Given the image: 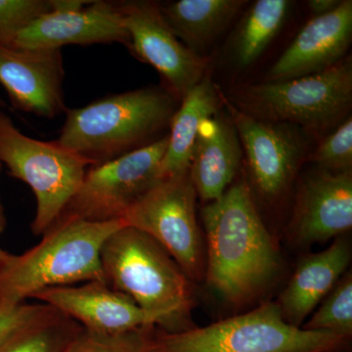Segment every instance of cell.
I'll use <instances>...</instances> for the list:
<instances>
[{
  "instance_id": "12",
  "label": "cell",
  "mask_w": 352,
  "mask_h": 352,
  "mask_svg": "<svg viewBox=\"0 0 352 352\" xmlns=\"http://www.w3.org/2000/svg\"><path fill=\"white\" fill-rule=\"evenodd\" d=\"M64 76L61 50L0 46V85L14 108L47 119L65 112Z\"/></svg>"
},
{
  "instance_id": "24",
  "label": "cell",
  "mask_w": 352,
  "mask_h": 352,
  "mask_svg": "<svg viewBox=\"0 0 352 352\" xmlns=\"http://www.w3.org/2000/svg\"><path fill=\"white\" fill-rule=\"evenodd\" d=\"M151 327L119 333L89 332L82 328L67 352H146Z\"/></svg>"
},
{
  "instance_id": "30",
  "label": "cell",
  "mask_w": 352,
  "mask_h": 352,
  "mask_svg": "<svg viewBox=\"0 0 352 352\" xmlns=\"http://www.w3.org/2000/svg\"><path fill=\"white\" fill-rule=\"evenodd\" d=\"M10 252L4 251L1 247H0V270L3 268V266L6 265L8 259L10 258L11 256Z\"/></svg>"
},
{
  "instance_id": "18",
  "label": "cell",
  "mask_w": 352,
  "mask_h": 352,
  "mask_svg": "<svg viewBox=\"0 0 352 352\" xmlns=\"http://www.w3.org/2000/svg\"><path fill=\"white\" fill-rule=\"evenodd\" d=\"M351 258L349 241L342 237L337 238L328 249L305 256L276 302L284 320L302 328L308 315L344 276Z\"/></svg>"
},
{
  "instance_id": "9",
  "label": "cell",
  "mask_w": 352,
  "mask_h": 352,
  "mask_svg": "<svg viewBox=\"0 0 352 352\" xmlns=\"http://www.w3.org/2000/svg\"><path fill=\"white\" fill-rule=\"evenodd\" d=\"M166 147L168 135L113 161L90 166L59 219L122 220L131 206L161 180Z\"/></svg>"
},
{
  "instance_id": "23",
  "label": "cell",
  "mask_w": 352,
  "mask_h": 352,
  "mask_svg": "<svg viewBox=\"0 0 352 352\" xmlns=\"http://www.w3.org/2000/svg\"><path fill=\"white\" fill-rule=\"evenodd\" d=\"M303 330L329 332L351 339L352 335V276L346 273L320 302Z\"/></svg>"
},
{
  "instance_id": "29",
  "label": "cell",
  "mask_w": 352,
  "mask_h": 352,
  "mask_svg": "<svg viewBox=\"0 0 352 352\" xmlns=\"http://www.w3.org/2000/svg\"><path fill=\"white\" fill-rule=\"evenodd\" d=\"M0 170H1V162H0ZM6 227V217L4 212L3 205H2L1 198H0V234L4 232Z\"/></svg>"
},
{
  "instance_id": "26",
  "label": "cell",
  "mask_w": 352,
  "mask_h": 352,
  "mask_svg": "<svg viewBox=\"0 0 352 352\" xmlns=\"http://www.w3.org/2000/svg\"><path fill=\"white\" fill-rule=\"evenodd\" d=\"M50 11V0H0V46L11 45L32 21Z\"/></svg>"
},
{
  "instance_id": "1",
  "label": "cell",
  "mask_w": 352,
  "mask_h": 352,
  "mask_svg": "<svg viewBox=\"0 0 352 352\" xmlns=\"http://www.w3.org/2000/svg\"><path fill=\"white\" fill-rule=\"evenodd\" d=\"M206 274L210 288L229 305L243 307L270 286L279 254L245 182L229 187L203 210Z\"/></svg>"
},
{
  "instance_id": "19",
  "label": "cell",
  "mask_w": 352,
  "mask_h": 352,
  "mask_svg": "<svg viewBox=\"0 0 352 352\" xmlns=\"http://www.w3.org/2000/svg\"><path fill=\"white\" fill-rule=\"evenodd\" d=\"M182 101L170 120L168 147L160 170L161 179L189 171L201 122L219 113L220 106L223 105V94L206 75Z\"/></svg>"
},
{
  "instance_id": "32",
  "label": "cell",
  "mask_w": 352,
  "mask_h": 352,
  "mask_svg": "<svg viewBox=\"0 0 352 352\" xmlns=\"http://www.w3.org/2000/svg\"><path fill=\"white\" fill-rule=\"evenodd\" d=\"M4 103L3 101L0 100V107H3Z\"/></svg>"
},
{
  "instance_id": "15",
  "label": "cell",
  "mask_w": 352,
  "mask_h": 352,
  "mask_svg": "<svg viewBox=\"0 0 352 352\" xmlns=\"http://www.w3.org/2000/svg\"><path fill=\"white\" fill-rule=\"evenodd\" d=\"M352 36V1L344 0L314 17L296 34L266 74L263 82H281L326 71L344 59Z\"/></svg>"
},
{
  "instance_id": "5",
  "label": "cell",
  "mask_w": 352,
  "mask_h": 352,
  "mask_svg": "<svg viewBox=\"0 0 352 352\" xmlns=\"http://www.w3.org/2000/svg\"><path fill=\"white\" fill-rule=\"evenodd\" d=\"M349 339L329 332L303 330L284 320L276 302L247 314L170 333L152 326L146 352H335Z\"/></svg>"
},
{
  "instance_id": "17",
  "label": "cell",
  "mask_w": 352,
  "mask_h": 352,
  "mask_svg": "<svg viewBox=\"0 0 352 352\" xmlns=\"http://www.w3.org/2000/svg\"><path fill=\"white\" fill-rule=\"evenodd\" d=\"M242 150L231 120L219 115L201 122L189 166L197 195L214 201L226 193L239 170Z\"/></svg>"
},
{
  "instance_id": "6",
  "label": "cell",
  "mask_w": 352,
  "mask_h": 352,
  "mask_svg": "<svg viewBox=\"0 0 352 352\" xmlns=\"http://www.w3.org/2000/svg\"><path fill=\"white\" fill-rule=\"evenodd\" d=\"M232 100L256 119L325 133L339 126L351 110V57L315 75L245 85L234 92Z\"/></svg>"
},
{
  "instance_id": "25",
  "label": "cell",
  "mask_w": 352,
  "mask_h": 352,
  "mask_svg": "<svg viewBox=\"0 0 352 352\" xmlns=\"http://www.w3.org/2000/svg\"><path fill=\"white\" fill-rule=\"evenodd\" d=\"M321 170L331 173H351L352 120L347 118L342 124L322 140L311 156Z\"/></svg>"
},
{
  "instance_id": "31",
  "label": "cell",
  "mask_w": 352,
  "mask_h": 352,
  "mask_svg": "<svg viewBox=\"0 0 352 352\" xmlns=\"http://www.w3.org/2000/svg\"><path fill=\"white\" fill-rule=\"evenodd\" d=\"M335 352H351V351H346V349H342V351H335Z\"/></svg>"
},
{
  "instance_id": "13",
  "label": "cell",
  "mask_w": 352,
  "mask_h": 352,
  "mask_svg": "<svg viewBox=\"0 0 352 352\" xmlns=\"http://www.w3.org/2000/svg\"><path fill=\"white\" fill-rule=\"evenodd\" d=\"M119 43L129 48L119 3L90 1L75 10H51L39 16L11 44L31 50H61L64 45Z\"/></svg>"
},
{
  "instance_id": "8",
  "label": "cell",
  "mask_w": 352,
  "mask_h": 352,
  "mask_svg": "<svg viewBox=\"0 0 352 352\" xmlns=\"http://www.w3.org/2000/svg\"><path fill=\"white\" fill-rule=\"evenodd\" d=\"M189 171L164 178L124 214V226L147 234L170 254L194 284L205 279L206 247Z\"/></svg>"
},
{
  "instance_id": "7",
  "label": "cell",
  "mask_w": 352,
  "mask_h": 352,
  "mask_svg": "<svg viewBox=\"0 0 352 352\" xmlns=\"http://www.w3.org/2000/svg\"><path fill=\"white\" fill-rule=\"evenodd\" d=\"M0 162L9 175L31 187L36 199L32 233L43 236L63 214L82 184L89 161L57 141L25 136L0 110Z\"/></svg>"
},
{
  "instance_id": "28",
  "label": "cell",
  "mask_w": 352,
  "mask_h": 352,
  "mask_svg": "<svg viewBox=\"0 0 352 352\" xmlns=\"http://www.w3.org/2000/svg\"><path fill=\"white\" fill-rule=\"evenodd\" d=\"M340 3V0H309L307 6L310 11L314 14V17H319L332 12Z\"/></svg>"
},
{
  "instance_id": "22",
  "label": "cell",
  "mask_w": 352,
  "mask_h": 352,
  "mask_svg": "<svg viewBox=\"0 0 352 352\" xmlns=\"http://www.w3.org/2000/svg\"><path fill=\"white\" fill-rule=\"evenodd\" d=\"M82 330L78 322L45 305L0 344V352H67Z\"/></svg>"
},
{
  "instance_id": "3",
  "label": "cell",
  "mask_w": 352,
  "mask_h": 352,
  "mask_svg": "<svg viewBox=\"0 0 352 352\" xmlns=\"http://www.w3.org/2000/svg\"><path fill=\"white\" fill-rule=\"evenodd\" d=\"M176 101L168 90L155 87L103 97L67 110L57 142L91 166L107 163L155 142L153 138L170 126Z\"/></svg>"
},
{
  "instance_id": "11",
  "label": "cell",
  "mask_w": 352,
  "mask_h": 352,
  "mask_svg": "<svg viewBox=\"0 0 352 352\" xmlns=\"http://www.w3.org/2000/svg\"><path fill=\"white\" fill-rule=\"evenodd\" d=\"M241 146L244 148L252 180L261 196L276 199L289 188L307 146L293 126L252 117L223 96Z\"/></svg>"
},
{
  "instance_id": "27",
  "label": "cell",
  "mask_w": 352,
  "mask_h": 352,
  "mask_svg": "<svg viewBox=\"0 0 352 352\" xmlns=\"http://www.w3.org/2000/svg\"><path fill=\"white\" fill-rule=\"evenodd\" d=\"M44 303L0 305V344L15 331L43 311Z\"/></svg>"
},
{
  "instance_id": "16",
  "label": "cell",
  "mask_w": 352,
  "mask_h": 352,
  "mask_svg": "<svg viewBox=\"0 0 352 352\" xmlns=\"http://www.w3.org/2000/svg\"><path fill=\"white\" fill-rule=\"evenodd\" d=\"M352 227L351 173L319 170L303 183L289 235L296 244L308 245L339 238Z\"/></svg>"
},
{
  "instance_id": "4",
  "label": "cell",
  "mask_w": 352,
  "mask_h": 352,
  "mask_svg": "<svg viewBox=\"0 0 352 352\" xmlns=\"http://www.w3.org/2000/svg\"><path fill=\"white\" fill-rule=\"evenodd\" d=\"M122 220L61 219L24 254H11L0 270V305H20L43 289L103 281L101 250Z\"/></svg>"
},
{
  "instance_id": "20",
  "label": "cell",
  "mask_w": 352,
  "mask_h": 352,
  "mask_svg": "<svg viewBox=\"0 0 352 352\" xmlns=\"http://www.w3.org/2000/svg\"><path fill=\"white\" fill-rule=\"evenodd\" d=\"M245 4L243 0H179L160 4V8L176 38L201 55Z\"/></svg>"
},
{
  "instance_id": "2",
  "label": "cell",
  "mask_w": 352,
  "mask_h": 352,
  "mask_svg": "<svg viewBox=\"0 0 352 352\" xmlns=\"http://www.w3.org/2000/svg\"><path fill=\"white\" fill-rule=\"evenodd\" d=\"M100 258L106 283L129 296L157 328L175 333L194 327L195 284L147 234L120 227L104 243Z\"/></svg>"
},
{
  "instance_id": "21",
  "label": "cell",
  "mask_w": 352,
  "mask_h": 352,
  "mask_svg": "<svg viewBox=\"0 0 352 352\" xmlns=\"http://www.w3.org/2000/svg\"><path fill=\"white\" fill-rule=\"evenodd\" d=\"M291 6L288 0H258L250 7L232 41L238 68H247L263 54L283 27Z\"/></svg>"
},
{
  "instance_id": "10",
  "label": "cell",
  "mask_w": 352,
  "mask_h": 352,
  "mask_svg": "<svg viewBox=\"0 0 352 352\" xmlns=\"http://www.w3.org/2000/svg\"><path fill=\"white\" fill-rule=\"evenodd\" d=\"M122 24L129 34V50L163 76L170 92L182 100L207 75L208 60L179 41L162 15L160 3L127 1L119 3Z\"/></svg>"
},
{
  "instance_id": "14",
  "label": "cell",
  "mask_w": 352,
  "mask_h": 352,
  "mask_svg": "<svg viewBox=\"0 0 352 352\" xmlns=\"http://www.w3.org/2000/svg\"><path fill=\"white\" fill-rule=\"evenodd\" d=\"M32 300L59 310L89 332L119 333L155 326L129 296L103 281L43 289Z\"/></svg>"
}]
</instances>
